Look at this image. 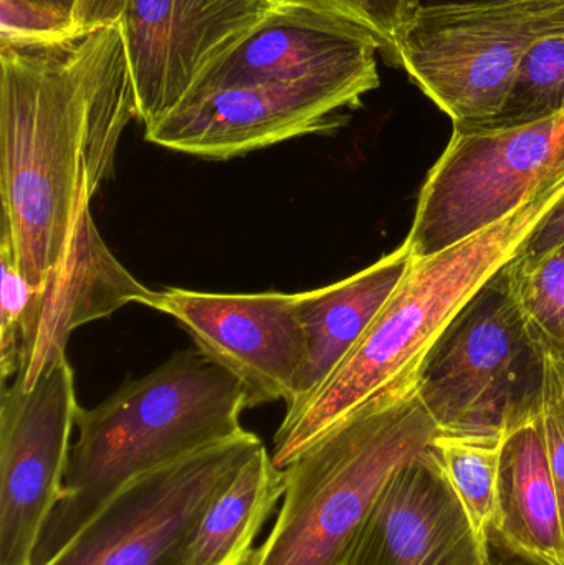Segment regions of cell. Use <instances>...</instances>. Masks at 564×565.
<instances>
[{"label": "cell", "instance_id": "cell-9", "mask_svg": "<svg viewBox=\"0 0 564 565\" xmlns=\"http://www.w3.org/2000/svg\"><path fill=\"white\" fill-rule=\"evenodd\" d=\"M376 88L364 82L307 79L195 93L145 128V138L182 154L228 161L288 139L334 131Z\"/></svg>", "mask_w": 564, "mask_h": 565}, {"label": "cell", "instance_id": "cell-5", "mask_svg": "<svg viewBox=\"0 0 564 565\" xmlns=\"http://www.w3.org/2000/svg\"><path fill=\"white\" fill-rule=\"evenodd\" d=\"M543 362L506 265L427 349L419 395L440 431L503 434L539 412Z\"/></svg>", "mask_w": 564, "mask_h": 565}, {"label": "cell", "instance_id": "cell-28", "mask_svg": "<svg viewBox=\"0 0 564 565\" xmlns=\"http://www.w3.org/2000/svg\"><path fill=\"white\" fill-rule=\"evenodd\" d=\"M25 2L36 3V6L46 7V9L56 10L63 15L72 17L76 23V12H78L79 0H25Z\"/></svg>", "mask_w": 564, "mask_h": 565}, {"label": "cell", "instance_id": "cell-8", "mask_svg": "<svg viewBox=\"0 0 564 565\" xmlns=\"http://www.w3.org/2000/svg\"><path fill=\"white\" fill-rule=\"evenodd\" d=\"M260 447L244 430L136 478L45 565H182L202 514Z\"/></svg>", "mask_w": 564, "mask_h": 565}, {"label": "cell", "instance_id": "cell-2", "mask_svg": "<svg viewBox=\"0 0 564 565\" xmlns=\"http://www.w3.org/2000/svg\"><path fill=\"white\" fill-rule=\"evenodd\" d=\"M247 408L244 384L199 348L175 352L96 407L79 408L62 498L40 534L33 565L50 563L136 478L241 435Z\"/></svg>", "mask_w": 564, "mask_h": 565}, {"label": "cell", "instance_id": "cell-20", "mask_svg": "<svg viewBox=\"0 0 564 565\" xmlns=\"http://www.w3.org/2000/svg\"><path fill=\"white\" fill-rule=\"evenodd\" d=\"M563 111L564 33H556L540 40L526 52L502 111L483 128L526 125Z\"/></svg>", "mask_w": 564, "mask_h": 565}, {"label": "cell", "instance_id": "cell-27", "mask_svg": "<svg viewBox=\"0 0 564 565\" xmlns=\"http://www.w3.org/2000/svg\"><path fill=\"white\" fill-rule=\"evenodd\" d=\"M125 0H79L76 29L118 23Z\"/></svg>", "mask_w": 564, "mask_h": 565}, {"label": "cell", "instance_id": "cell-25", "mask_svg": "<svg viewBox=\"0 0 564 565\" xmlns=\"http://www.w3.org/2000/svg\"><path fill=\"white\" fill-rule=\"evenodd\" d=\"M72 17L25 2L0 0V40H40L75 32Z\"/></svg>", "mask_w": 564, "mask_h": 565}, {"label": "cell", "instance_id": "cell-10", "mask_svg": "<svg viewBox=\"0 0 564 565\" xmlns=\"http://www.w3.org/2000/svg\"><path fill=\"white\" fill-rule=\"evenodd\" d=\"M75 379L60 355L30 388L0 395V565H33L40 534L62 498L76 427Z\"/></svg>", "mask_w": 564, "mask_h": 565}, {"label": "cell", "instance_id": "cell-26", "mask_svg": "<svg viewBox=\"0 0 564 565\" xmlns=\"http://www.w3.org/2000/svg\"><path fill=\"white\" fill-rule=\"evenodd\" d=\"M564 242V194L525 238L515 260L530 264L545 257Z\"/></svg>", "mask_w": 564, "mask_h": 565}, {"label": "cell", "instance_id": "cell-24", "mask_svg": "<svg viewBox=\"0 0 564 565\" xmlns=\"http://www.w3.org/2000/svg\"><path fill=\"white\" fill-rule=\"evenodd\" d=\"M376 36L391 56L397 36L419 9V0H313Z\"/></svg>", "mask_w": 564, "mask_h": 565}, {"label": "cell", "instance_id": "cell-21", "mask_svg": "<svg viewBox=\"0 0 564 565\" xmlns=\"http://www.w3.org/2000/svg\"><path fill=\"white\" fill-rule=\"evenodd\" d=\"M510 282L540 348L564 361V242L545 257L523 264L513 258Z\"/></svg>", "mask_w": 564, "mask_h": 565}, {"label": "cell", "instance_id": "cell-29", "mask_svg": "<svg viewBox=\"0 0 564 565\" xmlns=\"http://www.w3.org/2000/svg\"><path fill=\"white\" fill-rule=\"evenodd\" d=\"M493 2V0H419L421 7L450 6V3Z\"/></svg>", "mask_w": 564, "mask_h": 565}, {"label": "cell", "instance_id": "cell-22", "mask_svg": "<svg viewBox=\"0 0 564 565\" xmlns=\"http://www.w3.org/2000/svg\"><path fill=\"white\" fill-rule=\"evenodd\" d=\"M0 381L6 387L9 379H15L20 369L22 324L32 285L23 278L13 257L9 235H0Z\"/></svg>", "mask_w": 564, "mask_h": 565}, {"label": "cell", "instance_id": "cell-3", "mask_svg": "<svg viewBox=\"0 0 564 565\" xmlns=\"http://www.w3.org/2000/svg\"><path fill=\"white\" fill-rule=\"evenodd\" d=\"M423 358L284 468V504L251 565L344 564L390 478L439 431L419 395Z\"/></svg>", "mask_w": 564, "mask_h": 565}, {"label": "cell", "instance_id": "cell-30", "mask_svg": "<svg viewBox=\"0 0 564 565\" xmlns=\"http://www.w3.org/2000/svg\"><path fill=\"white\" fill-rule=\"evenodd\" d=\"M489 565H502V564H492V563H490Z\"/></svg>", "mask_w": 564, "mask_h": 565}, {"label": "cell", "instance_id": "cell-16", "mask_svg": "<svg viewBox=\"0 0 564 565\" xmlns=\"http://www.w3.org/2000/svg\"><path fill=\"white\" fill-rule=\"evenodd\" d=\"M490 543L532 565H564V521L539 412L507 425Z\"/></svg>", "mask_w": 564, "mask_h": 565}, {"label": "cell", "instance_id": "cell-12", "mask_svg": "<svg viewBox=\"0 0 564 565\" xmlns=\"http://www.w3.org/2000/svg\"><path fill=\"white\" fill-rule=\"evenodd\" d=\"M280 0H125L118 25L145 128L178 108L202 73Z\"/></svg>", "mask_w": 564, "mask_h": 565}, {"label": "cell", "instance_id": "cell-6", "mask_svg": "<svg viewBox=\"0 0 564 565\" xmlns=\"http://www.w3.org/2000/svg\"><path fill=\"white\" fill-rule=\"evenodd\" d=\"M556 33H564V0L419 7L391 58L454 129H477L502 111L526 52Z\"/></svg>", "mask_w": 564, "mask_h": 565}, {"label": "cell", "instance_id": "cell-17", "mask_svg": "<svg viewBox=\"0 0 564 565\" xmlns=\"http://www.w3.org/2000/svg\"><path fill=\"white\" fill-rule=\"evenodd\" d=\"M414 262L404 241L396 250L360 274L311 291L297 292L298 309L308 341V371L300 398L304 404L340 367L373 324Z\"/></svg>", "mask_w": 564, "mask_h": 565}, {"label": "cell", "instance_id": "cell-18", "mask_svg": "<svg viewBox=\"0 0 564 565\" xmlns=\"http://www.w3.org/2000/svg\"><path fill=\"white\" fill-rule=\"evenodd\" d=\"M285 471L260 447L202 514L182 565H251L254 541L284 498Z\"/></svg>", "mask_w": 564, "mask_h": 565}, {"label": "cell", "instance_id": "cell-15", "mask_svg": "<svg viewBox=\"0 0 564 565\" xmlns=\"http://www.w3.org/2000/svg\"><path fill=\"white\" fill-rule=\"evenodd\" d=\"M158 291L136 280L109 252L93 221L79 217L62 260L30 289L22 324L20 369L12 382L30 388L43 371L66 354L70 334L129 302L155 309Z\"/></svg>", "mask_w": 564, "mask_h": 565}, {"label": "cell", "instance_id": "cell-23", "mask_svg": "<svg viewBox=\"0 0 564 565\" xmlns=\"http://www.w3.org/2000/svg\"><path fill=\"white\" fill-rule=\"evenodd\" d=\"M543 361L539 424L558 487L564 521V361L545 351Z\"/></svg>", "mask_w": 564, "mask_h": 565}, {"label": "cell", "instance_id": "cell-7", "mask_svg": "<svg viewBox=\"0 0 564 565\" xmlns=\"http://www.w3.org/2000/svg\"><path fill=\"white\" fill-rule=\"evenodd\" d=\"M563 178L564 111L510 128L454 129L423 185L407 244L414 257H433Z\"/></svg>", "mask_w": 564, "mask_h": 565}, {"label": "cell", "instance_id": "cell-14", "mask_svg": "<svg viewBox=\"0 0 564 565\" xmlns=\"http://www.w3.org/2000/svg\"><path fill=\"white\" fill-rule=\"evenodd\" d=\"M490 563L429 445L390 478L343 565Z\"/></svg>", "mask_w": 564, "mask_h": 565}, {"label": "cell", "instance_id": "cell-11", "mask_svg": "<svg viewBox=\"0 0 564 565\" xmlns=\"http://www.w3.org/2000/svg\"><path fill=\"white\" fill-rule=\"evenodd\" d=\"M156 311L174 318L195 348L247 388L251 408L304 392L308 341L297 292H204L166 288Z\"/></svg>", "mask_w": 564, "mask_h": 565}, {"label": "cell", "instance_id": "cell-19", "mask_svg": "<svg viewBox=\"0 0 564 565\" xmlns=\"http://www.w3.org/2000/svg\"><path fill=\"white\" fill-rule=\"evenodd\" d=\"M503 434L437 431L430 444L477 540L489 547Z\"/></svg>", "mask_w": 564, "mask_h": 565}, {"label": "cell", "instance_id": "cell-4", "mask_svg": "<svg viewBox=\"0 0 564 565\" xmlns=\"http://www.w3.org/2000/svg\"><path fill=\"white\" fill-rule=\"evenodd\" d=\"M564 178L480 234L416 258L396 291L340 367L310 398L285 412L272 461L284 470L311 441L423 358L464 305L519 254L563 198Z\"/></svg>", "mask_w": 564, "mask_h": 565}, {"label": "cell", "instance_id": "cell-13", "mask_svg": "<svg viewBox=\"0 0 564 565\" xmlns=\"http://www.w3.org/2000/svg\"><path fill=\"white\" fill-rule=\"evenodd\" d=\"M380 50L373 33L321 3L280 0L247 36L202 73L189 95L307 79L380 86Z\"/></svg>", "mask_w": 564, "mask_h": 565}, {"label": "cell", "instance_id": "cell-1", "mask_svg": "<svg viewBox=\"0 0 564 565\" xmlns=\"http://www.w3.org/2000/svg\"><path fill=\"white\" fill-rule=\"evenodd\" d=\"M2 231L39 285L55 267L138 118L118 23L40 40H0Z\"/></svg>", "mask_w": 564, "mask_h": 565}]
</instances>
